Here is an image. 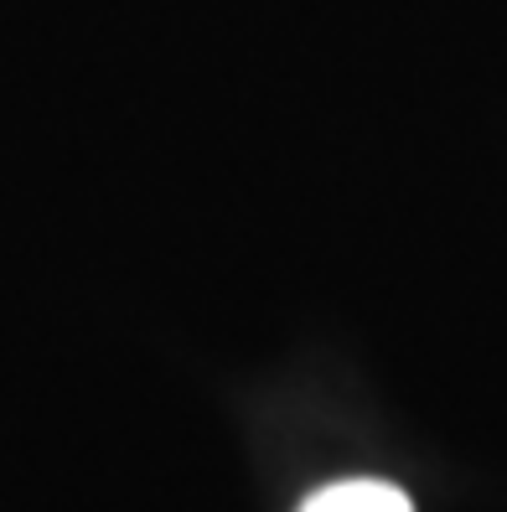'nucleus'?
Here are the masks:
<instances>
[{
  "label": "nucleus",
  "instance_id": "obj_1",
  "mask_svg": "<svg viewBox=\"0 0 507 512\" xmlns=\"http://www.w3.org/2000/svg\"><path fill=\"white\" fill-rule=\"evenodd\" d=\"M301 512H414V502L389 481H332L301 502Z\"/></svg>",
  "mask_w": 507,
  "mask_h": 512
}]
</instances>
